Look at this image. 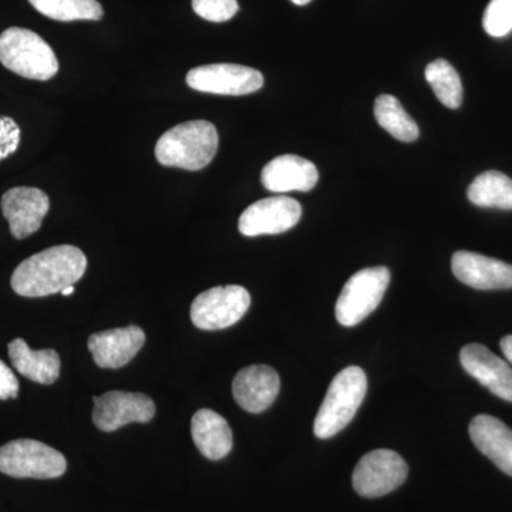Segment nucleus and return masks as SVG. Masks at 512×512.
<instances>
[{
	"label": "nucleus",
	"mask_w": 512,
	"mask_h": 512,
	"mask_svg": "<svg viewBox=\"0 0 512 512\" xmlns=\"http://www.w3.org/2000/svg\"><path fill=\"white\" fill-rule=\"evenodd\" d=\"M74 292V285L72 286H67V288H64L62 292V295L63 296H70L72 295V293Z\"/></svg>",
	"instance_id": "nucleus-30"
},
{
	"label": "nucleus",
	"mask_w": 512,
	"mask_h": 512,
	"mask_svg": "<svg viewBox=\"0 0 512 512\" xmlns=\"http://www.w3.org/2000/svg\"><path fill=\"white\" fill-rule=\"evenodd\" d=\"M13 367L32 382L50 386L59 379L60 357L56 350H32L23 339H15L8 346Z\"/></svg>",
	"instance_id": "nucleus-20"
},
{
	"label": "nucleus",
	"mask_w": 512,
	"mask_h": 512,
	"mask_svg": "<svg viewBox=\"0 0 512 512\" xmlns=\"http://www.w3.org/2000/svg\"><path fill=\"white\" fill-rule=\"evenodd\" d=\"M500 348L503 350L504 356L512 365V335L505 336L501 339Z\"/></svg>",
	"instance_id": "nucleus-29"
},
{
	"label": "nucleus",
	"mask_w": 512,
	"mask_h": 512,
	"mask_svg": "<svg viewBox=\"0 0 512 512\" xmlns=\"http://www.w3.org/2000/svg\"><path fill=\"white\" fill-rule=\"evenodd\" d=\"M66 470L63 454L40 441L19 439L0 447V473L6 476L52 480Z\"/></svg>",
	"instance_id": "nucleus-5"
},
{
	"label": "nucleus",
	"mask_w": 512,
	"mask_h": 512,
	"mask_svg": "<svg viewBox=\"0 0 512 512\" xmlns=\"http://www.w3.org/2000/svg\"><path fill=\"white\" fill-rule=\"evenodd\" d=\"M86 268L82 249L57 245L25 259L13 272L10 284L23 298H45L76 284Z\"/></svg>",
	"instance_id": "nucleus-1"
},
{
	"label": "nucleus",
	"mask_w": 512,
	"mask_h": 512,
	"mask_svg": "<svg viewBox=\"0 0 512 512\" xmlns=\"http://www.w3.org/2000/svg\"><path fill=\"white\" fill-rule=\"evenodd\" d=\"M93 421L97 429L111 433L130 423H143L156 416V404L143 393L109 392L93 397Z\"/></svg>",
	"instance_id": "nucleus-11"
},
{
	"label": "nucleus",
	"mask_w": 512,
	"mask_h": 512,
	"mask_svg": "<svg viewBox=\"0 0 512 512\" xmlns=\"http://www.w3.org/2000/svg\"><path fill=\"white\" fill-rule=\"evenodd\" d=\"M427 83L436 93L437 99L448 107L456 110L463 103V83L457 70L447 60L437 59L426 67Z\"/></svg>",
	"instance_id": "nucleus-23"
},
{
	"label": "nucleus",
	"mask_w": 512,
	"mask_h": 512,
	"mask_svg": "<svg viewBox=\"0 0 512 512\" xmlns=\"http://www.w3.org/2000/svg\"><path fill=\"white\" fill-rule=\"evenodd\" d=\"M302 207L293 198L278 195L256 201L242 212L239 218V232L245 237L284 234L298 224Z\"/></svg>",
	"instance_id": "nucleus-10"
},
{
	"label": "nucleus",
	"mask_w": 512,
	"mask_h": 512,
	"mask_svg": "<svg viewBox=\"0 0 512 512\" xmlns=\"http://www.w3.org/2000/svg\"><path fill=\"white\" fill-rule=\"evenodd\" d=\"M281 389V379L271 366L252 365L235 376L232 394L235 402L248 413L259 414L274 404Z\"/></svg>",
	"instance_id": "nucleus-16"
},
{
	"label": "nucleus",
	"mask_w": 512,
	"mask_h": 512,
	"mask_svg": "<svg viewBox=\"0 0 512 512\" xmlns=\"http://www.w3.org/2000/svg\"><path fill=\"white\" fill-rule=\"evenodd\" d=\"M0 63L30 80L53 79L59 72V62L52 47L29 29L9 28L0 35Z\"/></svg>",
	"instance_id": "nucleus-4"
},
{
	"label": "nucleus",
	"mask_w": 512,
	"mask_h": 512,
	"mask_svg": "<svg viewBox=\"0 0 512 512\" xmlns=\"http://www.w3.org/2000/svg\"><path fill=\"white\" fill-rule=\"evenodd\" d=\"M49 210V197L39 188L16 187L2 197L3 217L16 239L28 238L39 231Z\"/></svg>",
	"instance_id": "nucleus-12"
},
{
	"label": "nucleus",
	"mask_w": 512,
	"mask_h": 512,
	"mask_svg": "<svg viewBox=\"0 0 512 512\" xmlns=\"http://www.w3.org/2000/svg\"><path fill=\"white\" fill-rule=\"evenodd\" d=\"M375 117L380 127L403 143H412L419 138L416 121L403 109L402 103L390 94H382L375 101Z\"/></svg>",
	"instance_id": "nucleus-22"
},
{
	"label": "nucleus",
	"mask_w": 512,
	"mask_h": 512,
	"mask_svg": "<svg viewBox=\"0 0 512 512\" xmlns=\"http://www.w3.org/2000/svg\"><path fill=\"white\" fill-rule=\"evenodd\" d=\"M30 5L46 18L59 22L100 20L103 8L97 0H29Z\"/></svg>",
	"instance_id": "nucleus-24"
},
{
	"label": "nucleus",
	"mask_w": 512,
	"mask_h": 512,
	"mask_svg": "<svg viewBox=\"0 0 512 512\" xmlns=\"http://www.w3.org/2000/svg\"><path fill=\"white\" fill-rule=\"evenodd\" d=\"M187 84L197 92L221 96H245L264 86V76L252 67L218 63L195 67L187 74Z\"/></svg>",
	"instance_id": "nucleus-9"
},
{
	"label": "nucleus",
	"mask_w": 512,
	"mask_h": 512,
	"mask_svg": "<svg viewBox=\"0 0 512 512\" xmlns=\"http://www.w3.org/2000/svg\"><path fill=\"white\" fill-rule=\"evenodd\" d=\"M19 394V380L15 373L0 360V400L16 399Z\"/></svg>",
	"instance_id": "nucleus-28"
},
{
	"label": "nucleus",
	"mask_w": 512,
	"mask_h": 512,
	"mask_svg": "<svg viewBox=\"0 0 512 512\" xmlns=\"http://www.w3.org/2000/svg\"><path fill=\"white\" fill-rule=\"evenodd\" d=\"M251 295L244 286H215L200 293L191 305V320L201 330L231 328L244 318Z\"/></svg>",
	"instance_id": "nucleus-7"
},
{
	"label": "nucleus",
	"mask_w": 512,
	"mask_h": 512,
	"mask_svg": "<svg viewBox=\"0 0 512 512\" xmlns=\"http://www.w3.org/2000/svg\"><path fill=\"white\" fill-rule=\"evenodd\" d=\"M20 128L10 117L0 116V161L5 160L19 148Z\"/></svg>",
	"instance_id": "nucleus-27"
},
{
	"label": "nucleus",
	"mask_w": 512,
	"mask_h": 512,
	"mask_svg": "<svg viewBox=\"0 0 512 512\" xmlns=\"http://www.w3.org/2000/svg\"><path fill=\"white\" fill-rule=\"evenodd\" d=\"M261 180L266 190L271 192H306L318 184L319 171L312 161L285 154L265 165Z\"/></svg>",
	"instance_id": "nucleus-17"
},
{
	"label": "nucleus",
	"mask_w": 512,
	"mask_h": 512,
	"mask_svg": "<svg viewBox=\"0 0 512 512\" xmlns=\"http://www.w3.org/2000/svg\"><path fill=\"white\" fill-rule=\"evenodd\" d=\"M218 131L210 121L178 124L157 141L156 157L165 167L200 171L214 160L218 151Z\"/></svg>",
	"instance_id": "nucleus-2"
},
{
	"label": "nucleus",
	"mask_w": 512,
	"mask_h": 512,
	"mask_svg": "<svg viewBox=\"0 0 512 512\" xmlns=\"http://www.w3.org/2000/svg\"><path fill=\"white\" fill-rule=\"evenodd\" d=\"M460 363L491 393L512 403V369L505 360L480 343H470L461 349Z\"/></svg>",
	"instance_id": "nucleus-15"
},
{
	"label": "nucleus",
	"mask_w": 512,
	"mask_h": 512,
	"mask_svg": "<svg viewBox=\"0 0 512 512\" xmlns=\"http://www.w3.org/2000/svg\"><path fill=\"white\" fill-rule=\"evenodd\" d=\"M390 284L386 266H373L356 272L346 282L336 302V319L345 328L359 325L376 311Z\"/></svg>",
	"instance_id": "nucleus-6"
},
{
	"label": "nucleus",
	"mask_w": 512,
	"mask_h": 512,
	"mask_svg": "<svg viewBox=\"0 0 512 512\" xmlns=\"http://www.w3.org/2000/svg\"><path fill=\"white\" fill-rule=\"evenodd\" d=\"M192 9L208 22H227L237 15V0H192Z\"/></svg>",
	"instance_id": "nucleus-26"
},
{
	"label": "nucleus",
	"mask_w": 512,
	"mask_h": 512,
	"mask_svg": "<svg viewBox=\"0 0 512 512\" xmlns=\"http://www.w3.org/2000/svg\"><path fill=\"white\" fill-rule=\"evenodd\" d=\"M291 2L295 3V5L298 6H305L308 5V3H311L312 0H291Z\"/></svg>",
	"instance_id": "nucleus-31"
},
{
	"label": "nucleus",
	"mask_w": 512,
	"mask_h": 512,
	"mask_svg": "<svg viewBox=\"0 0 512 512\" xmlns=\"http://www.w3.org/2000/svg\"><path fill=\"white\" fill-rule=\"evenodd\" d=\"M458 281L480 291L512 289V265L476 252L458 251L451 259Z\"/></svg>",
	"instance_id": "nucleus-14"
},
{
	"label": "nucleus",
	"mask_w": 512,
	"mask_h": 512,
	"mask_svg": "<svg viewBox=\"0 0 512 512\" xmlns=\"http://www.w3.org/2000/svg\"><path fill=\"white\" fill-rule=\"evenodd\" d=\"M409 467L400 454L392 450H375L360 458L353 471L356 493L365 498H379L392 493L406 481Z\"/></svg>",
	"instance_id": "nucleus-8"
},
{
	"label": "nucleus",
	"mask_w": 512,
	"mask_h": 512,
	"mask_svg": "<svg viewBox=\"0 0 512 512\" xmlns=\"http://www.w3.org/2000/svg\"><path fill=\"white\" fill-rule=\"evenodd\" d=\"M468 200L477 207L512 210V180L500 171H485L468 187Z\"/></svg>",
	"instance_id": "nucleus-21"
},
{
	"label": "nucleus",
	"mask_w": 512,
	"mask_h": 512,
	"mask_svg": "<svg viewBox=\"0 0 512 512\" xmlns=\"http://www.w3.org/2000/svg\"><path fill=\"white\" fill-rule=\"evenodd\" d=\"M191 436L202 456L222 460L232 450V430L221 414L201 409L192 416Z\"/></svg>",
	"instance_id": "nucleus-19"
},
{
	"label": "nucleus",
	"mask_w": 512,
	"mask_h": 512,
	"mask_svg": "<svg viewBox=\"0 0 512 512\" xmlns=\"http://www.w3.org/2000/svg\"><path fill=\"white\" fill-rule=\"evenodd\" d=\"M144 343V330L138 326H127L94 333L87 342V348L101 369H120L137 356Z\"/></svg>",
	"instance_id": "nucleus-13"
},
{
	"label": "nucleus",
	"mask_w": 512,
	"mask_h": 512,
	"mask_svg": "<svg viewBox=\"0 0 512 512\" xmlns=\"http://www.w3.org/2000/svg\"><path fill=\"white\" fill-rule=\"evenodd\" d=\"M471 440L474 446L490 458L507 476L512 477V430L504 421L488 414H480L471 420Z\"/></svg>",
	"instance_id": "nucleus-18"
},
{
	"label": "nucleus",
	"mask_w": 512,
	"mask_h": 512,
	"mask_svg": "<svg viewBox=\"0 0 512 512\" xmlns=\"http://www.w3.org/2000/svg\"><path fill=\"white\" fill-rule=\"evenodd\" d=\"M367 392L363 369L349 366L335 376L315 419V436L326 440L336 436L353 420Z\"/></svg>",
	"instance_id": "nucleus-3"
},
{
	"label": "nucleus",
	"mask_w": 512,
	"mask_h": 512,
	"mask_svg": "<svg viewBox=\"0 0 512 512\" xmlns=\"http://www.w3.org/2000/svg\"><path fill=\"white\" fill-rule=\"evenodd\" d=\"M483 26L490 36H507L512 30V0H491L484 12Z\"/></svg>",
	"instance_id": "nucleus-25"
}]
</instances>
